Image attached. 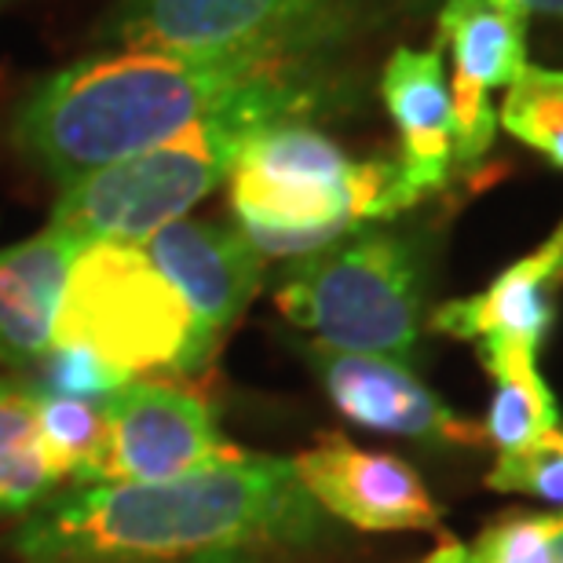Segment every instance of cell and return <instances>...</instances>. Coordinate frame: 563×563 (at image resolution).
<instances>
[{
	"instance_id": "cell-17",
	"label": "cell",
	"mask_w": 563,
	"mask_h": 563,
	"mask_svg": "<svg viewBox=\"0 0 563 563\" xmlns=\"http://www.w3.org/2000/svg\"><path fill=\"white\" fill-rule=\"evenodd\" d=\"M55 483L41 443L37 396L0 380V516L30 512Z\"/></svg>"
},
{
	"instance_id": "cell-21",
	"label": "cell",
	"mask_w": 563,
	"mask_h": 563,
	"mask_svg": "<svg viewBox=\"0 0 563 563\" xmlns=\"http://www.w3.org/2000/svg\"><path fill=\"white\" fill-rule=\"evenodd\" d=\"M563 527V512L527 516L512 512L483 527L479 542L468 549L472 563H553V542Z\"/></svg>"
},
{
	"instance_id": "cell-4",
	"label": "cell",
	"mask_w": 563,
	"mask_h": 563,
	"mask_svg": "<svg viewBox=\"0 0 563 563\" xmlns=\"http://www.w3.org/2000/svg\"><path fill=\"white\" fill-rule=\"evenodd\" d=\"M231 206L261 256H311L410 201L399 162H347L322 132L282 121L253 136L234 162Z\"/></svg>"
},
{
	"instance_id": "cell-1",
	"label": "cell",
	"mask_w": 563,
	"mask_h": 563,
	"mask_svg": "<svg viewBox=\"0 0 563 563\" xmlns=\"http://www.w3.org/2000/svg\"><path fill=\"white\" fill-rule=\"evenodd\" d=\"M325 512L286 457L245 454L165 483H92L26 520L33 563H195L319 542Z\"/></svg>"
},
{
	"instance_id": "cell-23",
	"label": "cell",
	"mask_w": 563,
	"mask_h": 563,
	"mask_svg": "<svg viewBox=\"0 0 563 563\" xmlns=\"http://www.w3.org/2000/svg\"><path fill=\"white\" fill-rule=\"evenodd\" d=\"M501 4L516 8L520 15H531V11H542V15H563V0H501Z\"/></svg>"
},
{
	"instance_id": "cell-14",
	"label": "cell",
	"mask_w": 563,
	"mask_h": 563,
	"mask_svg": "<svg viewBox=\"0 0 563 563\" xmlns=\"http://www.w3.org/2000/svg\"><path fill=\"white\" fill-rule=\"evenodd\" d=\"M380 96L402 136V190L410 206H418L424 195L446 184L454 162V110L439 48H399L380 77Z\"/></svg>"
},
{
	"instance_id": "cell-22",
	"label": "cell",
	"mask_w": 563,
	"mask_h": 563,
	"mask_svg": "<svg viewBox=\"0 0 563 563\" xmlns=\"http://www.w3.org/2000/svg\"><path fill=\"white\" fill-rule=\"evenodd\" d=\"M41 363H44L41 391H52V396H66V399H85L96 402V407H103L107 399H114L121 388L136 380L125 369L85 352V347H52Z\"/></svg>"
},
{
	"instance_id": "cell-18",
	"label": "cell",
	"mask_w": 563,
	"mask_h": 563,
	"mask_svg": "<svg viewBox=\"0 0 563 563\" xmlns=\"http://www.w3.org/2000/svg\"><path fill=\"white\" fill-rule=\"evenodd\" d=\"M37 396L41 418V443L55 483L81 479L96 483V465L103 454V407L85 399L52 396V391H33Z\"/></svg>"
},
{
	"instance_id": "cell-26",
	"label": "cell",
	"mask_w": 563,
	"mask_h": 563,
	"mask_svg": "<svg viewBox=\"0 0 563 563\" xmlns=\"http://www.w3.org/2000/svg\"><path fill=\"white\" fill-rule=\"evenodd\" d=\"M0 4H4V0H0Z\"/></svg>"
},
{
	"instance_id": "cell-20",
	"label": "cell",
	"mask_w": 563,
	"mask_h": 563,
	"mask_svg": "<svg viewBox=\"0 0 563 563\" xmlns=\"http://www.w3.org/2000/svg\"><path fill=\"white\" fill-rule=\"evenodd\" d=\"M487 487L501 494H531L563 512V432H549L531 446L501 454L487 472Z\"/></svg>"
},
{
	"instance_id": "cell-16",
	"label": "cell",
	"mask_w": 563,
	"mask_h": 563,
	"mask_svg": "<svg viewBox=\"0 0 563 563\" xmlns=\"http://www.w3.org/2000/svg\"><path fill=\"white\" fill-rule=\"evenodd\" d=\"M483 366L494 377V399L487 413V443L498 454H516L560 428L556 399L545 377L538 374L534 347L523 344H483Z\"/></svg>"
},
{
	"instance_id": "cell-19",
	"label": "cell",
	"mask_w": 563,
	"mask_h": 563,
	"mask_svg": "<svg viewBox=\"0 0 563 563\" xmlns=\"http://www.w3.org/2000/svg\"><path fill=\"white\" fill-rule=\"evenodd\" d=\"M498 121L563 168V70L523 66L509 85Z\"/></svg>"
},
{
	"instance_id": "cell-12",
	"label": "cell",
	"mask_w": 563,
	"mask_h": 563,
	"mask_svg": "<svg viewBox=\"0 0 563 563\" xmlns=\"http://www.w3.org/2000/svg\"><path fill=\"white\" fill-rule=\"evenodd\" d=\"M523 19L527 15L501 0H446L439 15V26L454 48L450 110L454 140L465 151H483L494 143L498 114L490 107V92L512 85L527 66Z\"/></svg>"
},
{
	"instance_id": "cell-25",
	"label": "cell",
	"mask_w": 563,
	"mask_h": 563,
	"mask_svg": "<svg viewBox=\"0 0 563 563\" xmlns=\"http://www.w3.org/2000/svg\"><path fill=\"white\" fill-rule=\"evenodd\" d=\"M553 563H563V527H560V534L553 542Z\"/></svg>"
},
{
	"instance_id": "cell-2",
	"label": "cell",
	"mask_w": 563,
	"mask_h": 563,
	"mask_svg": "<svg viewBox=\"0 0 563 563\" xmlns=\"http://www.w3.org/2000/svg\"><path fill=\"white\" fill-rule=\"evenodd\" d=\"M289 37L223 55L121 52L63 66L22 99L15 143L44 176L70 187L168 143L256 77L286 66Z\"/></svg>"
},
{
	"instance_id": "cell-5",
	"label": "cell",
	"mask_w": 563,
	"mask_h": 563,
	"mask_svg": "<svg viewBox=\"0 0 563 563\" xmlns=\"http://www.w3.org/2000/svg\"><path fill=\"white\" fill-rule=\"evenodd\" d=\"M52 347H85L125 374L209 366L195 319L143 245L88 242L66 275Z\"/></svg>"
},
{
	"instance_id": "cell-13",
	"label": "cell",
	"mask_w": 563,
	"mask_h": 563,
	"mask_svg": "<svg viewBox=\"0 0 563 563\" xmlns=\"http://www.w3.org/2000/svg\"><path fill=\"white\" fill-rule=\"evenodd\" d=\"M85 239L48 223L41 234L0 250V363L33 366L52 352L66 275Z\"/></svg>"
},
{
	"instance_id": "cell-6",
	"label": "cell",
	"mask_w": 563,
	"mask_h": 563,
	"mask_svg": "<svg viewBox=\"0 0 563 563\" xmlns=\"http://www.w3.org/2000/svg\"><path fill=\"white\" fill-rule=\"evenodd\" d=\"M275 303L292 325L319 336V347L402 363L418 344V261L402 239L355 234L300 256Z\"/></svg>"
},
{
	"instance_id": "cell-8",
	"label": "cell",
	"mask_w": 563,
	"mask_h": 563,
	"mask_svg": "<svg viewBox=\"0 0 563 563\" xmlns=\"http://www.w3.org/2000/svg\"><path fill=\"white\" fill-rule=\"evenodd\" d=\"M292 468L322 512L358 531H439L443 516L432 494L407 461L374 454L344 435H319V443L292 457Z\"/></svg>"
},
{
	"instance_id": "cell-24",
	"label": "cell",
	"mask_w": 563,
	"mask_h": 563,
	"mask_svg": "<svg viewBox=\"0 0 563 563\" xmlns=\"http://www.w3.org/2000/svg\"><path fill=\"white\" fill-rule=\"evenodd\" d=\"M195 563H250V556H212V560H195Z\"/></svg>"
},
{
	"instance_id": "cell-9",
	"label": "cell",
	"mask_w": 563,
	"mask_h": 563,
	"mask_svg": "<svg viewBox=\"0 0 563 563\" xmlns=\"http://www.w3.org/2000/svg\"><path fill=\"white\" fill-rule=\"evenodd\" d=\"M311 0H118L96 37L129 52L223 55L292 33Z\"/></svg>"
},
{
	"instance_id": "cell-11",
	"label": "cell",
	"mask_w": 563,
	"mask_h": 563,
	"mask_svg": "<svg viewBox=\"0 0 563 563\" xmlns=\"http://www.w3.org/2000/svg\"><path fill=\"white\" fill-rule=\"evenodd\" d=\"M319 369L333 407L347 421L366 424L374 432L421 439V443L450 446H483L487 432L454 413L443 399H435L407 366L380 355H347L314 347Z\"/></svg>"
},
{
	"instance_id": "cell-15",
	"label": "cell",
	"mask_w": 563,
	"mask_h": 563,
	"mask_svg": "<svg viewBox=\"0 0 563 563\" xmlns=\"http://www.w3.org/2000/svg\"><path fill=\"white\" fill-rule=\"evenodd\" d=\"M563 282V223L542 250L501 272L468 300H450L432 314L439 333L483 344L534 347L553 322V289Z\"/></svg>"
},
{
	"instance_id": "cell-7",
	"label": "cell",
	"mask_w": 563,
	"mask_h": 563,
	"mask_svg": "<svg viewBox=\"0 0 563 563\" xmlns=\"http://www.w3.org/2000/svg\"><path fill=\"white\" fill-rule=\"evenodd\" d=\"M209 402L165 380H132L103 402L96 483H165L242 461Z\"/></svg>"
},
{
	"instance_id": "cell-10",
	"label": "cell",
	"mask_w": 563,
	"mask_h": 563,
	"mask_svg": "<svg viewBox=\"0 0 563 563\" xmlns=\"http://www.w3.org/2000/svg\"><path fill=\"white\" fill-rule=\"evenodd\" d=\"M143 253L173 282L195 319L201 352L212 358L220 336L231 330L261 286L264 256L239 228L187 217L151 234Z\"/></svg>"
},
{
	"instance_id": "cell-3",
	"label": "cell",
	"mask_w": 563,
	"mask_h": 563,
	"mask_svg": "<svg viewBox=\"0 0 563 563\" xmlns=\"http://www.w3.org/2000/svg\"><path fill=\"white\" fill-rule=\"evenodd\" d=\"M311 103L314 88L289 63L278 66L168 143L63 187L52 223L85 242L143 245L231 179L234 162L253 136L282 121H297Z\"/></svg>"
}]
</instances>
